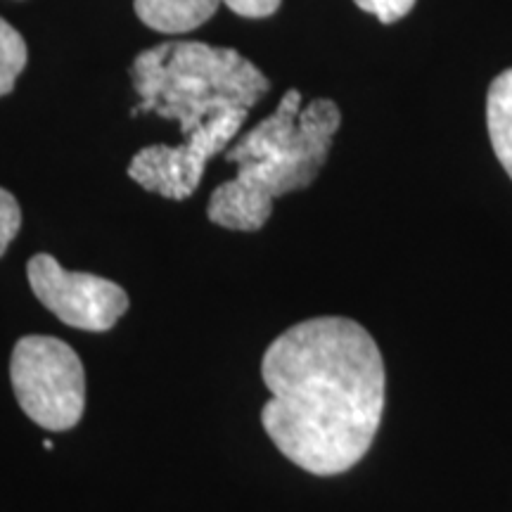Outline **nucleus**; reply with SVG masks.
<instances>
[{"instance_id": "1a4fd4ad", "label": "nucleus", "mask_w": 512, "mask_h": 512, "mask_svg": "<svg viewBox=\"0 0 512 512\" xmlns=\"http://www.w3.org/2000/svg\"><path fill=\"white\" fill-rule=\"evenodd\" d=\"M27 43L12 24L0 17V98L15 88L17 76L27 67Z\"/></svg>"}, {"instance_id": "39448f33", "label": "nucleus", "mask_w": 512, "mask_h": 512, "mask_svg": "<svg viewBox=\"0 0 512 512\" xmlns=\"http://www.w3.org/2000/svg\"><path fill=\"white\" fill-rule=\"evenodd\" d=\"M247 110H233L219 114L197 128L183 145H150L136 152L128 164V176L140 188L157 192L164 200L183 202L200 188L204 169L211 157L228 147L230 140L240 133L247 121Z\"/></svg>"}, {"instance_id": "6e6552de", "label": "nucleus", "mask_w": 512, "mask_h": 512, "mask_svg": "<svg viewBox=\"0 0 512 512\" xmlns=\"http://www.w3.org/2000/svg\"><path fill=\"white\" fill-rule=\"evenodd\" d=\"M486 128L505 174L512 178V69L498 74L486 95Z\"/></svg>"}, {"instance_id": "7ed1b4c3", "label": "nucleus", "mask_w": 512, "mask_h": 512, "mask_svg": "<svg viewBox=\"0 0 512 512\" xmlns=\"http://www.w3.org/2000/svg\"><path fill=\"white\" fill-rule=\"evenodd\" d=\"M138 105L131 114L176 121L183 138L219 114L252 110L271 88L256 64L233 48L169 41L143 50L131 64Z\"/></svg>"}, {"instance_id": "f8f14e48", "label": "nucleus", "mask_w": 512, "mask_h": 512, "mask_svg": "<svg viewBox=\"0 0 512 512\" xmlns=\"http://www.w3.org/2000/svg\"><path fill=\"white\" fill-rule=\"evenodd\" d=\"M226 3L235 15L247 17V19H264L271 17L273 12H278L283 0H221Z\"/></svg>"}, {"instance_id": "f03ea898", "label": "nucleus", "mask_w": 512, "mask_h": 512, "mask_svg": "<svg viewBox=\"0 0 512 512\" xmlns=\"http://www.w3.org/2000/svg\"><path fill=\"white\" fill-rule=\"evenodd\" d=\"M339 126L342 112L335 102L318 98L302 107V93L290 88L271 117L226 150V162L238 164V176L211 192L209 221L242 233L264 228L273 200L316 181Z\"/></svg>"}, {"instance_id": "0eeeda50", "label": "nucleus", "mask_w": 512, "mask_h": 512, "mask_svg": "<svg viewBox=\"0 0 512 512\" xmlns=\"http://www.w3.org/2000/svg\"><path fill=\"white\" fill-rule=\"evenodd\" d=\"M221 0H136L140 22L162 34H188L219 10Z\"/></svg>"}, {"instance_id": "f257e3e1", "label": "nucleus", "mask_w": 512, "mask_h": 512, "mask_svg": "<svg viewBox=\"0 0 512 512\" xmlns=\"http://www.w3.org/2000/svg\"><path fill=\"white\" fill-rule=\"evenodd\" d=\"M261 425L287 460L318 477L349 472L373 446L387 373L361 323L320 316L287 328L261 361Z\"/></svg>"}, {"instance_id": "9b49d317", "label": "nucleus", "mask_w": 512, "mask_h": 512, "mask_svg": "<svg viewBox=\"0 0 512 512\" xmlns=\"http://www.w3.org/2000/svg\"><path fill=\"white\" fill-rule=\"evenodd\" d=\"M368 15H375L382 24H394L413 10L415 0H354Z\"/></svg>"}, {"instance_id": "20e7f679", "label": "nucleus", "mask_w": 512, "mask_h": 512, "mask_svg": "<svg viewBox=\"0 0 512 512\" xmlns=\"http://www.w3.org/2000/svg\"><path fill=\"white\" fill-rule=\"evenodd\" d=\"M10 380L31 422L50 432L79 425L86 408V370L67 342L48 335L22 337L12 349Z\"/></svg>"}, {"instance_id": "9d476101", "label": "nucleus", "mask_w": 512, "mask_h": 512, "mask_svg": "<svg viewBox=\"0 0 512 512\" xmlns=\"http://www.w3.org/2000/svg\"><path fill=\"white\" fill-rule=\"evenodd\" d=\"M22 226V209L8 190L0 188V256L8 252L10 242L17 238Z\"/></svg>"}, {"instance_id": "423d86ee", "label": "nucleus", "mask_w": 512, "mask_h": 512, "mask_svg": "<svg viewBox=\"0 0 512 512\" xmlns=\"http://www.w3.org/2000/svg\"><path fill=\"white\" fill-rule=\"evenodd\" d=\"M27 278L38 302L76 330H112L131 304L121 285L93 273L64 271L50 254L31 256Z\"/></svg>"}]
</instances>
